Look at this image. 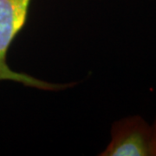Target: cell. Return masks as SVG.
<instances>
[{
	"label": "cell",
	"mask_w": 156,
	"mask_h": 156,
	"mask_svg": "<svg viewBox=\"0 0 156 156\" xmlns=\"http://www.w3.org/2000/svg\"><path fill=\"white\" fill-rule=\"evenodd\" d=\"M32 0H0V82L12 81L24 86L59 91L70 88V83H53L12 70L7 63V52L13 40L23 28Z\"/></svg>",
	"instance_id": "6da1fadb"
},
{
	"label": "cell",
	"mask_w": 156,
	"mask_h": 156,
	"mask_svg": "<svg viewBox=\"0 0 156 156\" xmlns=\"http://www.w3.org/2000/svg\"><path fill=\"white\" fill-rule=\"evenodd\" d=\"M153 128L140 115L124 117L112 125L111 140L101 156H152Z\"/></svg>",
	"instance_id": "7a4b0ae2"
},
{
	"label": "cell",
	"mask_w": 156,
	"mask_h": 156,
	"mask_svg": "<svg viewBox=\"0 0 156 156\" xmlns=\"http://www.w3.org/2000/svg\"><path fill=\"white\" fill-rule=\"evenodd\" d=\"M153 128V140H152V156H156V117L154 119Z\"/></svg>",
	"instance_id": "3957f363"
}]
</instances>
